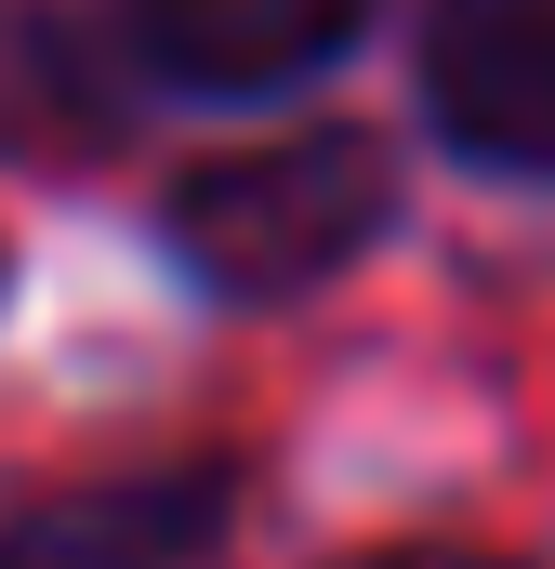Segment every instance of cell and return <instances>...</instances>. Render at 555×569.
<instances>
[{"instance_id": "obj_5", "label": "cell", "mask_w": 555, "mask_h": 569, "mask_svg": "<svg viewBox=\"0 0 555 569\" xmlns=\"http://www.w3.org/2000/svg\"><path fill=\"white\" fill-rule=\"evenodd\" d=\"M357 569H503V557H463V543H397V557H357Z\"/></svg>"}, {"instance_id": "obj_3", "label": "cell", "mask_w": 555, "mask_h": 569, "mask_svg": "<svg viewBox=\"0 0 555 569\" xmlns=\"http://www.w3.org/2000/svg\"><path fill=\"white\" fill-rule=\"evenodd\" d=\"M371 0H133V40L185 93H278L357 40Z\"/></svg>"}, {"instance_id": "obj_1", "label": "cell", "mask_w": 555, "mask_h": 569, "mask_svg": "<svg viewBox=\"0 0 555 569\" xmlns=\"http://www.w3.org/2000/svg\"><path fill=\"white\" fill-rule=\"evenodd\" d=\"M397 212V172L371 133H291V146H239L212 172H185L172 199V239L185 266L239 305H278V291H317L331 266H357Z\"/></svg>"}, {"instance_id": "obj_4", "label": "cell", "mask_w": 555, "mask_h": 569, "mask_svg": "<svg viewBox=\"0 0 555 569\" xmlns=\"http://www.w3.org/2000/svg\"><path fill=\"white\" fill-rule=\"evenodd\" d=\"M199 517H212V490H107V503L40 517L0 569H145V557H185Z\"/></svg>"}, {"instance_id": "obj_2", "label": "cell", "mask_w": 555, "mask_h": 569, "mask_svg": "<svg viewBox=\"0 0 555 569\" xmlns=\"http://www.w3.org/2000/svg\"><path fill=\"white\" fill-rule=\"evenodd\" d=\"M423 93L476 159L555 172V0H436Z\"/></svg>"}]
</instances>
